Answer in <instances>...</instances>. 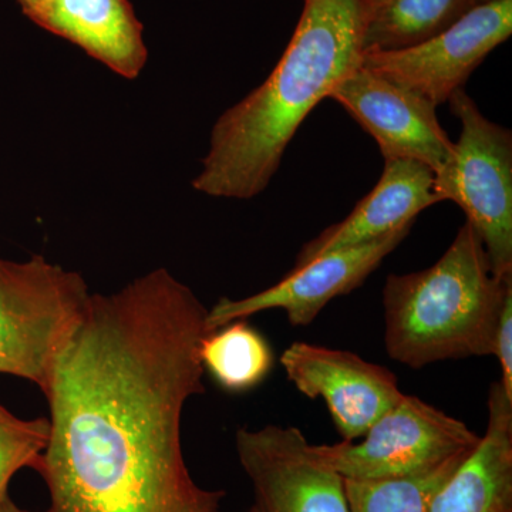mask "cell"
<instances>
[{
	"label": "cell",
	"mask_w": 512,
	"mask_h": 512,
	"mask_svg": "<svg viewBox=\"0 0 512 512\" xmlns=\"http://www.w3.org/2000/svg\"><path fill=\"white\" fill-rule=\"evenodd\" d=\"M207 315L164 268L90 295L43 393L45 512H225V491L195 483L181 443L185 404L205 392Z\"/></svg>",
	"instance_id": "6da1fadb"
},
{
	"label": "cell",
	"mask_w": 512,
	"mask_h": 512,
	"mask_svg": "<svg viewBox=\"0 0 512 512\" xmlns=\"http://www.w3.org/2000/svg\"><path fill=\"white\" fill-rule=\"evenodd\" d=\"M370 9L372 0H305L274 72L212 128L195 191L249 200L268 187L308 114L362 64Z\"/></svg>",
	"instance_id": "7a4b0ae2"
},
{
	"label": "cell",
	"mask_w": 512,
	"mask_h": 512,
	"mask_svg": "<svg viewBox=\"0 0 512 512\" xmlns=\"http://www.w3.org/2000/svg\"><path fill=\"white\" fill-rule=\"evenodd\" d=\"M512 276L491 272L483 241L468 222L439 261L424 271L387 276L384 345L412 369L443 360L494 356Z\"/></svg>",
	"instance_id": "3957f363"
},
{
	"label": "cell",
	"mask_w": 512,
	"mask_h": 512,
	"mask_svg": "<svg viewBox=\"0 0 512 512\" xmlns=\"http://www.w3.org/2000/svg\"><path fill=\"white\" fill-rule=\"evenodd\" d=\"M90 295L82 275L43 256L0 258V373L45 393Z\"/></svg>",
	"instance_id": "277c9868"
},
{
	"label": "cell",
	"mask_w": 512,
	"mask_h": 512,
	"mask_svg": "<svg viewBox=\"0 0 512 512\" xmlns=\"http://www.w3.org/2000/svg\"><path fill=\"white\" fill-rule=\"evenodd\" d=\"M461 124L453 157L436 175L441 202L453 201L480 235L497 278L512 276V133L458 89L447 101Z\"/></svg>",
	"instance_id": "5b68a950"
},
{
	"label": "cell",
	"mask_w": 512,
	"mask_h": 512,
	"mask_svg": "<svg viewBox=\"0 0 512 512\" xmlns=\"http://www.w3.org/2000/svg\"><path fill=\"white\" fill-rule=\"evenodd\" d=\"M362 439L312 444L313 453L343 478L382 480L417 476L466 457L481 436L420 397L404 394Z\"/></svg>",
	"instance_id": "8992f818"
},
{
	"label": "cell",
	"mask_w": 512,
	"mask_h": 512,
	"mask_svg": "<svg viewBox=\"0 0 512 512\" xmlns=\"http://www.w3.org/2000/svg\"><path fill=\"white\" fill-rule=\"evenodd\" d=\"M511 33L512 0H493L419 45L366 52L362 64L439 107Z\"/></svg>",
	"instance_id": "52a82bcc"
},
{
	"label": "cell",
	"mask_w": 512,
	"mask_h": 512,
	"mask_svg": "<svg viewBox=\"0 0 512 512\" xmlns=\"http://www.w3.org/2000/svg\"><path fill=\"white\" fill-rule=\"evenodd\" d=\"M235 448L252 485L249 512H349L345 480L298 427H242Z\"/></svg>",
	"instance_id": "ba28073f"
},
{
	"label": "cell",
	"mask_w": 512,
	"mask_h": 512,
	"mask_svg": "<svg viewBox=\"0 0 512 512\" xmlns=\"http://www.w3.org/2000/svg\"><path fill=\"white\" fill-rule=\"evenodd\" d=\"M329 99L375 138L384 161H417L437 175L453 157L454 143L437 119V107L363 64L340 80Z\"/></svg>",
	"instance_id": "9c48e42d"
},
{
	"label": "cell",
	"mask_w": 512,
	"mask_h": 512,
	"mask_svg": "<svg viewBox=\"0 0 512 512\" xmlns=\"http://www.w3.org/2000/svg\"><path fill=\"white\" fill-rule=\"evenodd\" d=\"M412 227L397 229L367 244L319 256L293 268L278 284L247 298L237 301L221 298L208 309L205 323L208 333L272 309L284 311L293 326L309 325L330 301L359 288L383 259L399 247Z\"/></svg>",
	"instance_id": "30bf717a"
},
{
	"label": "cell",
	"mask_w": 512,
	"mask_h": 512,
	"mask_svg": "<svg viewBox=\"0 0 512 512\" xmlns=\"http://www.w3.org/2000/svg\"><path fill=\"white\" fill-rule=\"evenodd\" d=\"M281 365L299 393L325 400L343 441L362 439L404 396L394 373L348 350L295 342Z\"/></svg>",
	"instance_id": "8fae6325"
},
{
	"label": "cell",
	"mask_w": 512,
	"mask_h": 512,
	"mask_svg": "<svg viewBox=\"0 0 512 512\" xmlns=\"http://www.w3.org/2000/svg\"><path fill=\"white\" fill-rule=\"evenodd\" d=\"M441 202L436 175L413 160H386L379 183L339 224L332 225L303 245L296 266L330 252L357 247L409 227L417 215Z\"/></svg>",
	"instance_id": "7c38bea8"
},
{
	"label": "cell",
	"mask_w": 512,
	"mask_h": 512,
	"mask_svg": "<svg viewBox=\"0 0 512 512\" xmlns=\"http://www.w3.org/2000/svg\"><path fill=\"white\" fill-rule=\"evenodd\" d=\"M29 19L124 79H137L146 66L143 26L128 0H50Z\"/></svg>",
	"instance_id": "4fadbf2b"
},
{
	"label": "cell",
	"mask_w": 512,
	"mask_h": 512,
	"mask_svg": "<svg viewBox=\"0 0 512 512\" xmlns=\"http://www.w3.org/2000/svg\"><path fill=\"white\" fill-rule=\"evenodd\" d=\"M512 511V400L500 380L488 393L484 436L443 485L430 512Z\"/></svg>",
	"instance_id": "5bb4252c"
},
{
	"label": "cell",
	"mask_w": 512,
	"mask_h": 512,
	"mask_svg": "<svg viewBox=\"0 0 512 512\" xmlns=\"http://www.w3.org/2000/svg\"><path fill=\"white\" fill-rule=\"evenodd\" d=\"M478 0H372L366 52H387L419 45L453 26Z\"/></svg>",
	"instance_id": "9a60e30c"
},
{
	"label": "cell",
	"mask_w": 512,
	"mask_h": 512,
	"mask_svg": "<svg viewBox=\"0 0 512 512\" xmlns=\"http://www.w3.org/2000/svg\"><path fill=\"white\" fill-rule=\"evenodd\" d=\"M201 365L229 393H245L264 382L274 367L268 340L245 320L212 330L202 339Z\"/></svg>",
	"instance_id": "2e32d148"
},
{
	"label": "cell",
	"mask_w": 512,
	"mask_h": 512,
	"mask_svg": "<svg viewBox=\"0 0 512 512\" xmlns=\"http://www.w3.org/2000/svg\"><path fill=\"white\" fill-rule=\"evenodd\" d=\"M468 456L454 458L417 476L382 480L343 478L349 512H430L436 495Z\"/></svg>",
	"instance_id": "e0dca14e"
},
{
	"label": "cell",
	"mask_w": 512,
	"mask_h": 512,
	"mask_svg": "<svg viewBox=\"0 0 512 512\" xmlns=\"http://www.w3.org/2000/svg\"><path fill=\"white\" fill-rule=\"evenodd\" d=\"M49 440V419L25 420L0 404V503L22 468L37 470Z\"/></svg>",
	"instance_id": "ac0fdd59"
},
{
	"label": "cell",
	"mask_w": 512,
	"mask_h": 512,
	"mask_svg": "<svg viewBox=\"0 0 512 512\" xmlns=\"http://www.w3.org/2000/svg\"><path fill=\"white\" fill-rule=\"evenodd\" d=\"M494 356L501 365L500 383L507 396L512 399V292L501 309L500 322H498L497 336H495Z\"/></svg>",
	"instance_id": "d6986e66"
},
{
	"label": "cell",
	"mask_w": 512,
	"mask_h": 512,
	"mask_svg": "<svg viewBox=\"0 0 512 512\" xmlns=\"http://www.w3.org/2000/svg\"><path fill=\"white\" fill-rule=\"evenodd\" d=\"M18 2L23 13L29 18L30 15H33L37 10L43 8L46 3H49L50 0H18Z\"/></svg>",
	"instance_id": "ffe728a7"
},
{
	"label": "cell",
	"mask_w": 512,
	"mask_h": 512,
	"mask_svg": "<svg viewBox=\"0 0 512 512\" xmlns=\"http://www.w3.org/2000/svg\"><path fill=\"white\" fill-rule=\"evenodd\" d=\"M0 512H32L28 510H23V508L18 507L12 500H10L9 495H6L3 498L2 503H0Z\"/></svg>",
	"instance_id": "44dd1931"
},
{
	"label": "cell",
	"mask_w": 512,
	"mask_h": 512,
	"mask_svg": "<svg viewBox=\"0 0 512 512\" xmlns=\"http://www.w3.org/2000/svg\"><path fill=\"white\" fill-rule=\"evenodd\" d=\"M493 2V0H478V5H484V3Z\"/></svg>",
	"instance_id": "7402d4cb"
},
{
	"label": "cell",
	"mask_w": 512,
	"mask_h": 512,
	"mask_svg": "<svg viewBox=\"0 0 512 512\" xmlns=\"http://www.w3.org/2000/svg\"><path fill=\"white\" fill-rule=\"evenodd\" d=\"M512 512V511H511Z\"/></svg>",
	"instance_id": "603a6c76"
}]
</instances>
